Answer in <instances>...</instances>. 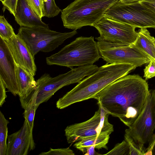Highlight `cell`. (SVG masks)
<instances>
[{
  "mask_svg": "<svg viewBox=\"0 0 155 155\" xmlns=\"http://www.w3.org/2000/svg\"><path fill=\"white\" fill-rule=\"evenodd\" d=\"M150 91L145 80L138 75H129L111 83L93 98L129 127L141 111Z\"/></svg>",
  "mask_w": 155,
  "mask_h": 155,
  "instance_id": "1",
  "label": "cell"
},
{
  "mask_svg": "<svg viewBox=\"0 0 155 155\" xmlns=\"http://www.w3.org/2000/svg\"><path fill=\"white\" fill-rule=\"evenodd\" d=\"M135 68L130 64L107 63L59 98L56 102V107L63 109L74 103L93 98L108 85Z\"/></svg>",
  "mask_w": 155,
  "mask_h": 155,
  "instance_id": "2",
  "label": "cell"
},
{
  "mask_svg": "<svg viewBox=\"0 0 155 155\" xmlns=\"http://www.w3.org/2000/svg\"><path fill=\"white\" fill-rule=\"evenodd\" d=\"M101 58L94 37L81 36L66 45L58 52L46 58L50 65L72 69L74 66L92 64Z\"/></svg>",
  "mask_w": 155,
  "mask_h": 155,
  "instance_id": "3",
  "label": "cell"
},
{
  "mask_svg": "<svg viewBox=\"0 0 155 155\" xmlns=\"http://www.w3.org/2000/svg\"><path fill=\"white\" fill-rule=\"evenodd\" d=\"M117 0H75L61 11L63 26L75 30L87 26L94 27Z\"/></svg>",
  "mask_w": 155,
  "mask_h": 155,
  "instance_id": "4",
  "label": "cell"
},
{
  "mask_svg": "<svg viewBox=\"0 0 155 155\" xmlns=\"http://www.w3.org/2000/svg\"><path fill=\"white\" fill-rule=\"evenodd\" d=\"M98 67L93 64L73 68L68 72L54 77L45 74L36 81L35 90L37 92L36 106L47 102L57 91L62 87L79 83L86 76L95 72Z\"/></svg>",
  "mask_w": 155,
  "mask_h": 155,
  "instance_id": "5",
  "label": "cell"
},
{
  "mask_svg": "<svg viewBox=\"0 0 155 155\" xmlns=\"http://www.w3.org/2000/svg\"><path fill=\"white\" fill-rule=\"evenodd\" d=\"M77 33L76 30L61 33L42 28L20 27L17 35L25 42L32 55L39 52H49Z\"/></svg>",
  "mask_w": 155,
  "mask_h": 155,
  "instance_id": "6",
  "label": "cell"
},
{
  "mask_svg": "<svg viewBox=\"0 0 155 155\" xmlns=\"http://www.w3.org/2000/svg\"><path fill=\"white\" fill-rule=\"evenodd\" d=\"M104 16L136 28H155V13L140 3L124 4L118 0Z\"/></svg>",
  "mask_w": 155,
  "mask_h": 155,
  "instance_id": "7",
  "label": "cell"
},
{
  "mask_svg": "<svg viewBox=\"0 0 155 155\" xmlns=\"http://www.w3.org/2000/svg\"><path fill=\"white\" fill-rule=\"evenodd\" d=\"M155 129V90H150L144 106L137 117L125 130L138 147L145 152L144 145L149 144Z\"/></svg>",
  "mask_w": 155,
  "mask_h": 155,
  "instance_id": "8",
  "label": "cell"
},
{
  "mask_svg": "<svg viewBox=\"0 0 155 155\" xmlns=\"http://www.w3.org/2000/svg\"><path fill=\"white\" fill-rule=\"evenodd\" d=\"M101 58L107 64H129L135 68L148 63L150 59L134 44H120L108 42L95 38Z\"/></svg>",
  "mask_w": 155,
  "mask_h": 155,
  "instance_id": "9",
  "label": "cell"
},
{
  "mask_svg": "<svg viewBox=\"0 0 155 155\" xmlns=\"http://www.w3.org/2000/svg\"><path fill=\"white\" fill-rule=\"evenodd\" d=\"M98 110L89 120L67 127L64 130L67 141L71 143L89 137L110 135L114 131L113 125L108 121L109 114L97 103Z\"/></svg>",
  "mask_w": 155,
  "mask_h": 155,
  "instance_id": "10",
  "label": "cell"
},
{
  "mask_svg": "<svg viewBox=\"0 0 155 155\" xmlns=\"http://www.w3.org/2000/svg\"><path fill=\"white\" fill-rule=\"evenodd\" d=\"M98 31L99 38L106 41L120 44L130 45L136 41V28L104 16L94 26Z\"/></svg>",
  "mask_w": 155,
  "mask_h": 155,
  "instance_id": "11",
  "label": "cell"
},
{
  "mask_svg": "<svg viewBox=\"0 0 155 155\" xmlns=\"http://www.w3.org/2000/svg\"><path fill=\"white\" fill-rule=\"evenodd\" d=\"M16 64L6 42L0 38V78L15 96L19 94Z\"/></svg>",
  "mask_w": 155,
  "mask_h": 155,
  "instance_id": "12",
  "label": "cell"
},
{
  "mask_svg": "<svg viewBox=\"0 0 155 155\" xmlns=\"http://www.w3.org/2000/svg\"><path fill=\"white\" fill-rule=\"evenodd\" d=\"M33 130L25 120L21 128L7 138L6 155H27L35 148Z\"/></svg>",
  "mask_w": 155,
  "mask_h": 155,
  "instance_id": "13",
  "label": "cell"
},
{
  "mask_svg": "<svg viewBox=\"0 0 155 155\" xmlns=\"http://www.w3.org/2000/svg\"><path fill=\"white\" fill-rule=\"evenodd\" d=\"M6 42L17 65L35 76L37 71L35 57L22 40L16 34Z\"/></svg>",
  "mask_w": 155,
  "mask_h": 155,
  "instance_id": "14",
  "label": "cell"
},
{
  "mask_svg": "<svg viewBox=\"0 0 155 155\" xmlns=\"http://www.w3.org/2000/svg\"><path fill=\"white\" fill-rule=\"evenodd\" d=\"M14 16L20 27L49 28L48 25L42 21L41 18L34 11L26 0H18Z\"/></svg>",
  "mask_w": 155,
  "mask_h": 155,
  "instance_id": "15",
  "label": "cell"
},
{
  "mask_svg": "<svg viewBox=\"0 0 155 155\" xmlns=\"http://www.w3.org/2000/svg\"><path fill=\"white\" fill-rule=\"evenodd\" d=\"M17 79L18 83L20 101H23L28 98L37 86V82L33 75L17 65Z\"/></svg>",
  "mask_w": 155,
  "mask_h": 155,
  "instance_id": "16",
  "label": "cell"
},
{
  "mask_svg": "<svg viewBox=\"0 0 155 155\" xmlns=\"http://www.w3.org/2000/svg\"><path fill=\"white\" fill-rule=\"evenodd\" d=\"M144 52L150 59L155 60V38L146 28H141L133 43Z\"/></svg>",
  "mask_w": 155,
  "mask_h": 155,
  "instance_id": "17",
  "label": "cell"
},
{
  "mask_svg": "<svg viewBox=\"0 0 155 155\" xmlns=\"http://www.w3.org/2000/svg\"><path fill=\"white\" fill-rule=\"evenodd\" d=\"M109 138L110 135L108 134L89 137L77 142L74 146L84 154L86 153L87 148L91 146H95V148L98 150L102 148L108 149L107 145Z\"/></svg>",
  "mask_w": 155,
  "mask_h": 155,
  "instance_id": "18",
  "label": "cell"
},
{
  "mask_svg": "<svg viewBox=\"0 0 155 155\" xmlns=\"http://www.w3.org/2000/svg\"><path fill=\"white\" fill-rule=\"evenodd\" d=\"M37 92L35 90L29 97L25 100L20 101L21 106L24 110L23 116L30 126L33 129L34 120L36 106Z\"/></svg>",
  "mask_w": 155,
  "mask_h": 155,
  "instance_id": "19",
  "label": "cell"
},
{
  "mask_svg": "<svg viewBox=\"0 0 155 155\" xmlns=\"http://www.w3.org/2000/svg\"><path fill=\"white\" fill-rule=\"evenodd\" d=\"M9 123L0 111V155H6L8 137V125Z\"/></svg>",
  "mask_w": 155,
  "mask_h": 155,
  "instance_id": "20",
  "label": "cell"
},
{
  "mask_svg": "<svg viewBox=\"0 0 155 155\" xmlns=\"http://www.w3.org/2000/svg\"><path fill=\"white\" fill-rule=\"evenodd\" d=\"M15 35L12 27L4 16L1 15L0 16V38L7 41Z\"/></svg>",
  "mask_w": 155,
  "mask_h": 155,
  "instance_id": "21",
  "label": "cell"
},
{
  "mask_svg": "<svg viewBox=\"0 0 155 155\" xmlns=\"http://www.w3.org/2000/svg\"><path fill=\"white\" fill-rule=\"evenodd\" d=\"M61 11L56 5L54 0H46L44 1L43 17H54L57 15Z\"/></svg>",
  "mask_w": 155,
  "mask_h": 155,
  "instance_id": "22",
  "label": "cell"
},
{
  "mask_svg": "<svg viewBox=\"0 0 155 155\" xmlns=\"http://www.w3.org/2000/svg\"><path fill=\"white\" fill-rule=\"evenodd\" d=\"M129 149L127 141L124 140L121 143L116 144L110 150L104 155H129Z\"/></svg>",
  "mask_w": 155,
  "mask_h": 155,
  "instance_id": "23",
  "label": "cell"
},
{
  "mask_svg": "<svg viewBox=\"0 0 155 155\" xmlns=\"http://www.w3.org/2000/svg\"><path fill=\"white\" fill-rule=\"evenodd\" d=\"M124 137V140L127 141L129 146V155H144L145 153L138 147L131 137L125 134Z\"/></svg>",
  "mask_w": 155,
  "mask_h": 155,
  "instance_id": "24",
  "label": "cell"
},
{
  "mask_svg": "<svg viewBox=\"0 0 155 155\" xmlns=\"http://www.w3.org/2000/svg\"><path fill=\"white\" fill-rule=\"evenodd\" d=\"M39 155H74V152L69 148L52 149L47 152H42Z\"/></svg>",
  "mask_w": 155,
  "mask_h": 155,
  "instance_id": "25",
  "label": "cell"
},
{
  "mask_svg": "<svg viewBox=\"0 0 155 155\" xmlns=\"http://www.w3.org/2000/svg\"><path fill=\"white\" fill-rule=\"evenodd\" d=\"M30 6L41 18L43 17L44 0H26Z\"/></svg>",
  "mask_w": 155,
  "mask_h": 155,
  "instance_id": "26",
  "label": "cell"
},
{
  "mask_svg": "<svg viewBox=\"0 0 155 155\" xmlns=\"http://www.w3.org/2000/svg\"><path fill=\"white\" fill-rule=\"evenodd\" d=\"M144 77L146 80L155 77V60L151 59L144 69Z\"/></svg>",
  "mask_w": 155,
  "mask_h": 155,
  "instance_id": "27",
  "label": "cell"
},
{
  "mask_svg": "<svg viewBox=\"0 0 155 155\" xmlns=\"http://www.w3.org/2000/svg\"><path fill=\"white\" fill-rule=\"evenodd\" d=\"M18 0H4L2 2L5 9H7L10 12L14 15Z\"/></svg>",
  "mask_w": 155,
  "mask_h": 155,
  "instance_id": "28",
  "label": "cell"
},
{
  "mask_svg": "<svg viewBox=\"0 0 155 155\" xmlns=\"http://www.w3.org/2000/svg\"><path fill=\"white\" fill-rule=\"evenodd\" d=\"M6 86L3 80L0 78V106L1 107L5 102L7 97L6 94Z\"/></svg>",
  "mask_w": 155,
  "mask_h": 155,
  "instance_id": "29",
  "label": "cell"
},
{
  "mask_svg": "<svg viewBox=\"0 0 155 155\" xmlns=\"http://www.w3.org/2000/svg\"><path fill=\"white\" fill-rule=\"evenodd\" d=\"M147 148L145 150L144 155H152L155 146V134H154L151 140L148 144Z\"/></svg>",
  "mask_w": 155,
  "mask_h": 155,
  "instance_id": "30",
  "label": "cell"
},
{
  "mask_svg": "<svg viewBox=\"0 0 155 155\" xmlns=\"http://www.w3.org/2000/svg\"><path fill=\"white\" fill-rule=\"evenodd\" d=\"M155 13V0H143L140 2Z\"/></svg>",
  "mask_w": 155,
  "mask_h": 155,
  "instance_id": "31",
  "label": "cell"
},
{
  "mask_svg": "<svg viewBox=\"0 0 155 155\" xmlns=\"http://www.w3.org/2000/svg\"><path fill=\"white\" fill-rule=\"evenodd\" d=\"M95 147L91 146L87 147L86 149V153L84 155H100V154L98 153L95 150Z\"/></svg>",
  "mask_w": 155,
  "mask_h": 155,
  "instance_id": "32",
  "label": "cell"
},
{
  "mask_svg": "<svg viewBox=\"0 0 155 155\" xmlns=\"http://www.w3.org/2000/svg\"><path fill=\"white\" fill-rule=\"evenodd\" d=\"M143 0H118L121 3L124 4H131L140 3Z\"/></svg>",
  "mask_w": 155,
  "mask_h": 155,
  "instance_id": "33",
  "label": "cell"
},
{
  "mask_svg": "<svg viewBox=\"0 0 155 155\" xmlns=\"http://www.w3.org/2000/svg\"><path fill=\"white\" fill-rule=\"evenodd\" d=\"M4 0H0V1H1V2H2Z\"/></svg>",
  "mask_w": 155,
  "mask_h": 155,
  "instance_id": "34",
  "label": "cell"
},
{
  "mask_svg": "<svg viewBox=\"0 0 155 155\" xmlns=\"http://www.w3.org/2000/svg\"><path fill=\"white\" fill-rule=\"evenodd\" d=\"M46 0H44V1H45Z\"/></svg>",
  "mask_w": 155,
  "mask_h": 155,
  "instance_id": "35",
  "label": "cell"
}]
</instances>
